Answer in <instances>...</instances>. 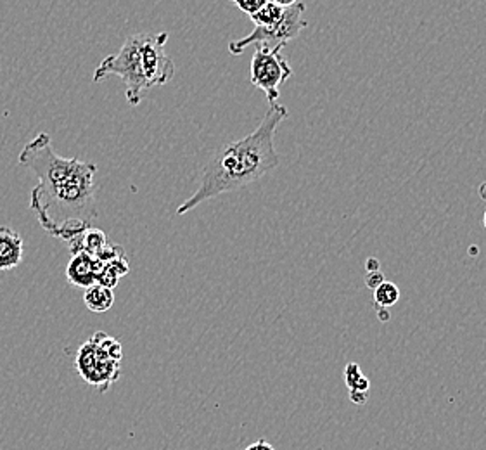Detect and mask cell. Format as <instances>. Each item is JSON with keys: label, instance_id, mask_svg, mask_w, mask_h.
Returning a JSON list of instances; mask_svg holds the SVG:
<instances>
[{"label": "cell", "instance_id": "cell-11", "mask_svg": "<svg viewBox=\"0 0 486 450\" xmlns=\"http://www.w3.org/2000/svg\"><path fill=\"white\" fill-rule=\"evenodd\" d=\"M286 5H287V2L267 0L263 4V7L256 14L250 16V18L255 23V27H270V25H276L281 20Z\"/></svg>", "mask_w": 486, "mask_h": 450}, {"label": "cell", "instance_id": "cell-15", "mask_svg": "<svg viewBox=\"0 0 486 450\" xmlns=\"http://www.w3.org/2000/svg\"><path fill=\"white\" fill-rule=\"evenodd\" d=\"M246 450H274V447L267 440H258V442L252 444Z\"/></svg>", "mask_w": 486, "mask_h": 450}, {"label": "cell", "instance_id": "cell-10", "mask_svg": "<svg viewBox=\"0 0 486 450\" xmlns=\"http://www.w3.org/2000/svg\"><path fill=\"white\" fill-rule=\"evenodd\" d=\"M345 383H346L348 388H350V398H352L355 403H365V400H367V392H369V388H371V381L362 374L359 364L350 362V364L345 368Z\"/></svg>", "mask_w": 486, "mask_h": 450}, {"label": "cell", "instance_id": "cell-9", "mask_svg": "<svg viewBox=\"0 0 486 450\" xmlns=\"http://www.w3.org/2000/svg\"><path fill=\"white\" fill-rule=\"evenodd\" d=\"M83 301H85V305H87V309L90 312L103 314V312H107L113 307V303H115V293H113L111 288L96 283L94 286H90V288L85 290Z\"/></svg>", "mask_w": 486, "mask_h": 450}, {"label": "cell", "instance_id": "cell-8", "mask_svg": "<svg viewBox=\"0 0 486 450\" xmlns=\"http://www.w3.org/2000/svg\"><path fill=\"white\" fill-rule=\"evenodd\" d=\"M66 279L75 288H90L98 283L96 264L87 253H75L66 268Z\"/></svg>", "mask_w": 486, "mask_h": 450}, {"label": "cell", "instance_id": "cell-2", "mask_svg": "<svg viewBox=\"0 0 486 450\" xmlns=\"http://www.w3.org/2000/svg\"><path fill=\"white\" fill-rule=\"evenodd\" d=\"M287 107L279 103L269 109L253 132L226 144L209 159L201 172L200 187L185 200L177 215L192 212L208 200L220 194L250 186L279 166L281 158L276 151L274 139L282 120L287 118Z\"/></svg>", "mask_w": 486, "mask_h": 450}, {"label": "cell", "instance_id": "cell-6", "mask_svg": "<svg viewBox=\"0 0 486 450\" xmlns=\"http://www.w3.org/2000/svg\"><path fill=\"white\" fill-rule=\"evenodd\" d=\"M250 73L252 83L265 92L269 105H276L281 96L282 83L293 77V68L279 49L256 47Z\"/></svg>", "mask_w": 486, "mask_h": 450}, {"label": "cell", "instance_id": "cell-7", "mask_svg": "<svg viewBox=\"0 0 486 450\" xmlns=\"http://www.w3.org/2000/svg\"><path fill=\"white\" fill-rule=\"evenodd\" d=\"M23 260V238L7 225H0V272L13 270Z\"/></svg>", "mask_w": 486, "mask_h": 450}, {"label": "cell", "instance_id": "cell-4", "mask_svg": "<svg viewBox=\"0 0 486 450\" xmlns=\"http://www.w3.org/2000/svg\"><path fill=\"white\" fill-rule=\"evenodd\" d=\"M122 357L120 342L111 335L98 331L80 346L75 368L85 383L104 394L120 378Z\"/></svg>", "mask_w": 486, "mask_h": 450}, {"label": "cell", "instance_id": "cell-14", "mask_svg": "<svg viewBox=\"0 0 486 450\" xmlns=\"http://www.w3.org/2000/svg\"><path fill=\"white\" fill-rule=\"evenodd\" d=\"M384 276L381 270H376V272H369L367 274V279H365V284L371 288V290H376L379 284H383Z\"/></svg>", "mask_w": 486, "mask_h": 450}, {"label": "cell", "instance_id": "cell-16", "mask_svg": "<svg viewBox=\"0 0 486 450\" xmlns=\"http://www.w3.org/2000/svg\"><path fill=\"white\" fill-rule=\"evenodd\" d=\"M367 270H369V272L379 270V262H378L376 259H369V260H367Z\"/></svg>", "mask_w": 486, "mask_h": 450}, {"label": "cell", "instance_id": "cell-5", "mask_svg": "<svg viewBox=\"0 0 486 450\" xmlns=\"http://www.w3.org/2000/svg\"><path fill=\"white\" fill-rule=\"evenodd\" d=\"M305 11H307L305 2H300V0L287 2L284 14L276 25L255 27L250 35L237 38V40H232L229 44V53L232 55H239V54L244 53V49H248L250 46L282 51V47L287 42L296 38L300 35V31L307 27V21L303 18Z\"/></svg>", "mask_w": 486, "mask_h": 450}, {"label": "cell", "instance_id": "cell-18", "mask_svg": "<svg viewBox=\"0 0 486 450\" xmlns=\"http://www.w3.org/2000/svg\"><path fill=\"white\" fill-rule=\"evenodd\" d=\"M483 224H485V227H486V212H485V217H483Z\"/></svg>", "mask_w": 486, "mask_h": 450}, {"label": "cell", "instance_id": "cell-12", "mask_svg": "<svg viewBox=\"0 0 486 450\" xmlns=\"http://www.w3.org/2000/svg\"><path fill=\"white\" fill-rule=\"evenodd\" d=\"M398 300H400V288L395 283L384 281L383 284H379L374 290V301H376V309L378 310H383V309L384 310H388Z\"/></svg>", "mask_w": 486, "mask_h": 450}, {"label": "cell", "instance_id": "cell-1", "mask_svg": "<svg viewBox=\"0 0 486 450\" xmlns=\"http://www.w3.org/2000/svg\"><path fill=\"white\" fill-rule=\"evenodd\" d=\"M18 161L38 181L31 191L30 207L47 234L72 242L92 227L99 217L98 165L59 157L46 132L26 144Z\"/></svg>", "mask_w": 486, "mask_h": 450}, {"label": "cell", "instance_id": "cell-17", "mask_svg": "<svg viewBox=\"0 0 486 450\" xmlns=\"http://www.w3.org/2000/svg\"><path fill=\"white\" fill-rule=\"evenodd\" d=\"M480 194H482V198H483V200H486V184L480 187Z\"/></svg>", "mask_w": 486, "mask_h": 450}, {"label": "cell", "instance_id": "cell-3", "mask_svg": "<svg viewBox=\"0 0 486 450\" xmlns=\"http://www.w3.org/2000/svg\"><path fill=\"white\" fill-rule=\"evenodd\" d=\"M168 33H135L124 42L120 53L106 55L94 72L99 83L107 77H120L125 83L130 106H137L144 90L166 85L175 75V63L166 54Z\"/></svg>", "mask_w": 486, "mask_h": 450}, {"label": "cell", "instance_id": "cell-13", "mask_svg": "<svg viewBox=\"0 0 486 450\" xmlns=\"http://www.w3.org/2000/svg\"><path fill=\"white\" fill-rule=\"evenodd\" d=\"M267 0H234V4L243 11V13H246L248 16H253V14H256L261 7H263V4H265Z\"/></svg>", "mask_w": 486, "mask_h": 450}]
</instances>
